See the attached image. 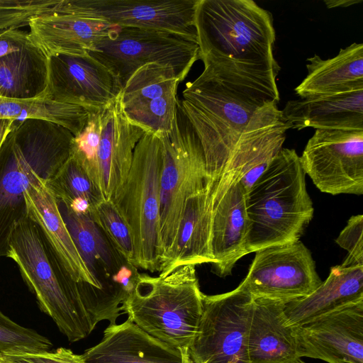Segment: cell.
Returning a JSON list of instances; mask_svg holds the SVG:
<instances>
[{
    "label": "cell",
    "mask_w": 363,
    "mask_h": 363,
    "mask_svg": "<svg viewBox=\"0 0 363 363\" xmlns=\"http://www.w3.org/2000/svg\"><path fill=\"white\" fill-rule=\"evenodd\" d=\"M288 363H306L303 360L301 359V358H297L291 362H289Z\"/></svg>",
    "instance_id": "ab89813d"
},
{
    "label": "cell",
    "mask_w": 363,
    "mask_h": 363,
    "mask_svg": "<svg viewBox=\"0 0 363 363\" xmlns=\"http://www.w3.org/2000/svg\"><path fill=\"white\" fill-rule=\"evenodd\" d=\"M362 2V0H325L327 8H344L348 7Z\"/></svg>",
    "instance_id": "74e56055"
},
{
    "label": "cell",
    "mask_w": 363,
    "mask_h": 363,
    "mask_svg": "<svg viewBox=\"0 0 363 363\" xmlns=\"http://www.w3.org/2000/svg\"><path fill=\"white\" fill-rule=\"evenodd\" d=\"M57 203L73 242L90 273L108 294L119 301H122L125 293L115 284L113 277L127 261L116 251L90 215L76 213L61 201L57 200Z\"/></svg>",
    "instance_id": "7402d4cb"
},
{
    "label": "cell",
    "mask_w": 363,
    "mask_h": 363,
    "mask_svg": "<svg viewBox=\"0 0 363 363\" xmlns=\"http://www.w3.org/2000/svg\"><path fill=\"white\" fill-rule=\"evenodd\" d=\"M308 74L295 88L301 99L363 89V44L354 43L333 58H307Z\"/></svg>",
    "instance_id": "484cf974"
},
{
    "label": "cell",
    "mask_w": 363,
    "mask_h": 363,
    "mask_svg": "<svg viewBox=\"0 0 363 363\" xmlns=\"http://www.w3.org/2000/svg\"><path fill=\"white\" fill-rule=\"evenodd\" d=\"M100 133V110L90 111L85 126L72 138L70 153L82 165L99 190L97 153Z\"/></svg>",
    "instance_id": "d6a6232c"
},
{
    "label": "cell",
    "mask_w": 363,
    "mask_h": 363,
    "mask_svg": "<svg viewBox=\"0 0 363 363\" xmlns=\"http://www.w3.org/2000/svg\"><path fill=\"white\" fill-rule=\"evenodd\" d=\"M300 156L282 147L246 196L247 253L300 240L314 208Z\"/></svg>",
    "instance_id": "3957f363"
},
{
    "label": "cell",
    "mask_w": 363,
    "mask_h": 363,
    "mask_svg": "<svg viewBox=\"0 0 363 363\" xmlns=\"http://www.w3.org/2000/svg\"><path fill=\"white\" fill-rule=\"evenodd\" d=\"M292 330L298 358L363 363V299L337 307Z\"/></svg>",
    "instance_id": "5bb4252c"
},
{
    "label": "cell",
    "mask_w": 363,
    "mask_h": 363,
    "mask_svg": "<svg viewBox=\"0 0 363 363\" xmlns=\"http://www.w3.org/2000/svg\"><path fill=\"white\" fill-rule=\"evenodd\" d=\"M162 163L160 138L145 133L135 147L125 182L111 200L132 234L133 264L151 272H160L163 262L160 216Z\"/></svg>",
    "instance_id": "52a82bcc"
},
{
    "label": "cell",
    "mask_w": 363,
    "mask_h": 363,
    "mask_svg": "<svg viewBox=\"0 0 363 363\" xmlns=\"http://www.w3.org/2000/svg\"><path fill=\"white\" fill-rule=\"evenodd\" d=\"M194 25L201 60L279 66L272 15L252 0H199Z\"/></svg>",
    "instance_id": "8992f818"
},
{
    "label": "cell",
    "mask_w": 363,
    "mask_h": 363,
    "mask_svg": "<svg viewBox=\"0 0 363 363\" xmlns=\"http://www.w3.org/2000/svg\"><path fill=\"white\" fill-rule=\"evenodd\" d=\"M180 350L182 355V363H194L189 355L187 348L182 349Z\"/></svg>",
    "instance_id": "f35d334b"
},
{
    "label": "cell",
    "mask_w": 363,
    "mask_h": 363,
    "mask_svg": "<svg viewBox=\"0 0 363 363\" xmlns=\"http://www.w3.org/2000/svg\"><path fill=\"white\" fill-rule=\"evenodd\" d=\"M197 333L188 347L194 363H250L247 335L254 297L240 284L234 290L202 297Z\"/></svg>",
    "instance_id": "30bf717a"
},
{
    "label": "cell",
    "mask_w": 363,
    "mask_h": 363,
    "mask_svg": "<svg viewBox=\"0 0 363 363\" xmlns=\"http://www.w3.org/2000/svg\"><path fill=\"white\" fill-rule=\"evenodd\" d=\"M7 257L17 264L40 309L69 342L90 335L96 325L84 305L80 284L65 272L38 225L28 217L13 225Z\"/></svg>",
    "instance_id": "277c9868"
},
{
    "label": "cell",
    "mask_w": 363,
    "mask_h": 363,
    "mask_svg": "<svg viewBox=\"0 0 363 363\" xmlns=\"http://www.w3.org/2000/svg\"><path fill=\"white\" fill-rule=\"evenodd\" d=\"M74 135L44 120L15 121L0 149V257L13 225L28 217L23 192L35 175L51 179L69 157Z\"/></svg>",
    "instance_id": "7a4b0ae2"
},
{
    "label": "cell",
    "mask_w": 363,
    "mask_h": 363,
    "mask_svg": "<svg viewBox=\"0 0 363 363\" xmlns=\"http://www.w3.org/2000/svg\"><path fill=\"white\" fill-rule=\"evenodd\" d=\"M246 196L238 180L212 206V266L213 272L220 277L230 275L235 263L247 254L245 246L250 224Z\"/></svg>",
    "instance_id": "44dd1931"
},
{
    "label": "cell",
    "mask_w": 363,
    "mask_h": 363,
    "mask_svg": "<svg viewBox=\"0 0 363 363\" xmlns=\"http://www.w3.org/2000/svg\"><path fill=\"white\" fill-rule=\"evenodd\" d=\"M300 162L320 191L363 194V130L315 129Z\"/></svg>",
    "instance_id": "8fae6325"
},
{
    "label": "cell",
    "mask_w": 363,
    "mask_h": 363,
    "mask_svg": "<svg viewBox=\"0 0 363 363\" xmlns=\"http://www.w3.org/2000/svg\"><path fill=\"white\" fill-rule=\"evenodd\" d=\"M15 121L11 119H0V149L8 134L12 130Z\"/></svg>",
    "instance_id": "8d00e7d4"
},
{
    "label": "cell",
    "mask_w": 363,
    "mask_h": 363,
    "mask_svg": "<svg viewBox=\"0 0 363 363\" xmlns=\"http://www.w3.org/2000/svg\"><path fill=\"white\" fill-rule=\"evenodd\" d=\"M90 216L116 251L133 264L134 244L132 234L113 202L103 200L94 208Z\"/></svg>",
    "instance_id": "1f68e13d"
},
{
    "label": "cell",
    "mask_w": 363,
    "mask_h": 363,
    "mask_svg": "<svg viewBox=\"0 0 363 363\" xmlns=\"http://www.w3.org/2000/svg\"><path fill=\"white\" fill-rule=\"evenodd\" d=\"M89 111L81 106L56 102L45 96L31 99L0 97V119L48 121L77 135L85 126Z\"/></svg>",
    "instance_id": "f1b7e54d"
},
{
    "label": "cell",
    "mask_w": 363,
    "mask_h": 363,
    "mask_svg": "<svg viewBox=\"0 0 363 363\" xmlns=\"http://www.w3.org/2000/svg\"><path fill=\"white\" fill-rule=\"evenodd\" d=\"M322 281L311 251L298 240L255 252L240 284L254 297L288 303L311 294Z\"/></svg>",
    "instance_id": "7c38bea8"
},
{
    "label": "cell",
    "mask_w": 363,
    "mask_h": 363,
    "mask_svg": "<svg viewBox=\"0 0 363 363\" xmlns=\"http://www.w3.org/2000/svg\"><path fill=\"white\" fill-rule=\"evenodd\" d=\"M281 112L290 129L363 130V89L290 100Z\"/></svg>",
    "instance_id": "603a6c76"
},
{
    "label": "cell",
    "mask_w": 363,
    "mask_h": 363,
    "mask_svg": "<svg viewBox=\"0 0 363 363\" xmlns=\"http://www.w3.org/2000/svg\"><path fill=\"white\" fill-rule=\"evenodd\" d=\"M3 357L6 363H84L81 355L64 347H60L53 352L22 355L3 354Z\"/></svg>",
    "instance_id": "e575fe53"
},
{
    "label": "cell",
    "mask_w": 363,
    "mask_h": 363,
    "mask_svg": "<svg viewBox=\"0 0 363 363\" xmlns=\"http://www.w3.org/2000/svg\"><path fill=\"white\" fill-rule=\"evenodd\" d=\"M211 223V199L206 184L187 200L175 247L160 273L166 274L185 264H212Z\"/></svg>",
    "instance_id": "4316f807"
},
{
    "label": "cell",
    "mask_w": 363,
    "mask_h": 363,
    "mask_svg": "<svg viewBox=\"0 0 363 363\" xmlns=\"http://www.w3.org/2000/svg\"><path fill=\"white\" fill-rule=\"evenodd\" d=\"M28 27L30 40L48 57L59 54H87L116 26L78 13L66 0H60L48 11L33 17Z\"/></svg>",
    "instance_id": "ac0fdd59"
},
{
    "label": "cell",
    "mask_w": 363,
    "mask_h": 363,
    "mask_svg": "<svg viewBox=\"0 0 363 363\" xmlns=\"http://www.w3.org/2000/svg\"><path fill=\"white\" fill-rule=\"evenodd\" d=\"M52 343L47 337L11 320L0 311V353L8 355L38 354L49 350Z\"/></svg>",
    "instance_id": "4dcf8cb0"
},
{
    "label": "cell",
    "mask_w": 363,
    "mask_h": 363,
    "mask_svg": "<svg viewBox=\"0 0 363 363\" xmlns=\"http://www.w3.org/2000/svg\"><path fill=\"white\" fill-rule=\"evenodd\" d=\"M199 0H66L73 10L116 26L167 30L197 40Z\"/></svg>",
    "instance_id": "2e32d148"
},
{
    "label": "cell",
    "mask_w": 363,
    "mask_h": 363,
    "mask_svg": "<svg viewBox=\"0 0 363 363\" xmlns=\"http://www.w3.org/2000/svg\"><path fill=\"white\" fill-rule=\"evenodd\" d=\"M121 91L111 72L89 53L48 57L45 96L52 101L96 111L111 103Z\"/></svg>",
    "instance_id": "9a60e30c"
},
{
    "label": "cell",
    "mask_w": 363,
    "mask_h": 363,
    "mask_svg": "<svg viewBox=\"0 0 363 363\" xmlns=\"http://www.w3.org/2000/svg\"><path fill=\"white\" fill-rule=\"evenodd\" d=\"M363 299V265L342 263L311 294L285 305L286 325L296 328L348 303Z\"/></svg>",
    "instance_id": "d4e9b609"
},
{
    "label": "cell",
    "mask_w": 363,
    "mask_h": 363,
    "mask_svg": "<svg viewBox=\"0 0 363 363\" xmlns=\"http://www.w3.org/2000/svg\"><path fill=\"white\" fill-rule=\"evenodd\" d=\"M100 121L97 153L99 188L104 200L111 201L126 180L135 147L145 132L127 119L120 94L100 110Z\"/></svg>",
    "instance_id": "d6986e66"
},
{
    "label": "cell",
    "mask_w": 363,
    "mask_h": 363,
    "mask_svg": "<svg viewBox=\"0 0 363 363\" xmlns=\"http://www.w3.org/2000/svg\"><path fill=\"white\" fill-rule=\"evenodd\" d=\"M363 216L350 217L335 242L348 252L342 264L363 265Z\"/></svg>",
    "instance_id": "836d02e7"
},
{
    "label": "cell",
    "mask_w": 363,
    "mask_h": 363,
    "mask_svg": "<svg viewBox=\"0 0 363 363\" xmlns=\"http://www.w3.org/2000/svg\"><path fill=\"white\" fill-rule=\"evenodd\" d=\"M0 363H6L2 353H0Z\"/></svg>",
    "instance_id": "60d3db41"
},
{
    "label": "cell",
    "mask_w": 363,
    "mask_h": 363,
    "mask_svg": "<svg viewBox=\"0 0 363 363\" xmlns=\"http://www.w3.org/2000/svg\"><path fill=\"white\" fill-rule=\"evenodd\" d=\"M286 303L254 297L247 335L250 363H288L298 358L293 330L286 325Z\"/></svg>",
    "instance_id": "cb8c5ba5"
},
{
    "label": "cell",
    "mask_w": 363,
    "mask_h": 363,
    "mask_svg": "<svg viewBox=\"0 0 363 363\" xmlns=\"http://www.w3.org/2000/svg\"><path fill=\"white\" fill-rule=\"evenodd\" d=\"M158 137L162 148L160 179L162 269L175 247L187 200L206 186L208 177L200 143L179 107L170 132Z\"/></svg>",
    "instance_id": "ba28073f"
},
{
    "label": "cell",
    "mask_w": 363,
    "mask_h": 363,
    "mask_svg": "<svg viewBox=\"0 0 363 363\" xmlns=\"http://www.w3.org/2000/svg\"><path fill=\"white\" fill-rule=\"evenodd\" d=\"M47 86L48 57L33 43L0 57V97L36 99Z\"/></svg>",
    "instance_id": "83f0119b"
},
{
    "label": "cell",
    "mask_w": 363,
    "mask_h": 363,
    "mask_svg": "<svg viewBox=\"0 0 363 363\" xmlns=\"http://www.w3.org/2000/svg\"><path fill=\"white\" fill-rule=\"evenodd\" d=\"M56 199L69 204L78 199L88 201L94 208L104 200L99 187L82 165L72 156L55 174L45 182Z\"/></svg>",
    "instance_id": "f546056e"
},
{
    "label": "cell",
    "mask_w": 363,
    "mask_h": 363,
    "mask_svg": "<svg viewBox=\"0 0 363 363\" xmlns=\"http://www.w3.org/2000/svg\"><path fill=\"white\" fill-rule=\"evenodd\" d=\"M202 297L196 266L185 264L157 277L139 273L121 307L144 331L181 350L189 347L197 333Z\"/></svg>",
    "instance_id": "5b68a950"
},
{
    "label": "cell",
    "mask_w": 363,
    "mask_h": 363,
    "mask_svg": "<svg viewBox=\"0 0 363 363\" xmlns=\"http://www.w3.org/2000/svg\"><path fill=\"white\" fill-rule=\"evenodd\" d=\"M81 356L84 363H182L179 349L148 334L129 318L110 324L101 341Z\"/></svg>",
    "instance_id": "ffe728a7"
},
{
    "label": "cell",
    "mask_w": 363,
    "mask_h": 363,
    "mask_svg": "<svg viewBox=\"0 0 363 363\" xmlns=\"http://www.w3.org/2000/svg\"><path fill=\"white\" fill-rule=\"evenodd\" d=\"M29 33L20 28H9L0 33V57L21 50L32 43Z\"/></svg>",
    "instance_id": "d590c367"
},
{
    "label": "cell",
    "mask_w": 363,
    "mask_h": 363,
    "mask_svg": "<svg viewBox=\"0 0 363 363\" xmlns=\"http://www.w3.org/2000/svg\"><path fill=\"white\" fill-rule=\"evenodd\" d=\"M88 53L111 72L121 89L147 64L168 65L182 82L201 60L196 39L167 30L125 26H116Z\"/></svg>",
    "instance_id": "9c48e42d"
},
{
    "label": "cell",
    "mask_w": 363,
    "mask_h": 363,
    "mask_svg": "<svg viewBox=\"0 0 363 363\" xmlns=\"http://www.w3.org/2000/svg\"><path fill=\"white\" fill-rule=\"evenodd\" d=\"M45 182L35 175L24 191L28 217L38 225L71 279L92 287L113 309L120 311L121 303L104 289L86 267L62 219L57 200Z\"/></svg>",
    "instance_id": "e0dca14e"
},
{
    "label": "cell",
    "mask_w": 363,
    "mask_h": 363,
    "mask_svg": "<svg viewBox=\"0 0 363 363\" xmlns=\"http://www.w3.org/2000/svg\"><path fill=\"white\" fill-rule=\"evenodd\" d=\"M180 80L169 66L147 64L137 69L120 93L127 119L145 133L161 136L172 128L179 101Z\"/></svg>",
    "instance_id": "4fadbf2b"
},
{
    "label": "cell",
    "mask_w": 363,
    "mask_h": 363,
    "mask_svg": "<svg viewBox=\"0 0 363 363\" xmlns=\"http://www.w3.org/2000/svg\"><path fill=\"white\" fill-rule=\"evenodd\" d=\"M182 91L179 107L202 148L210 188L228 177L240 138L256 111L280 100L272 70L203 61Z\"/></svg>",
    "instance_id": "6da1fadb"
}]
</instances>
